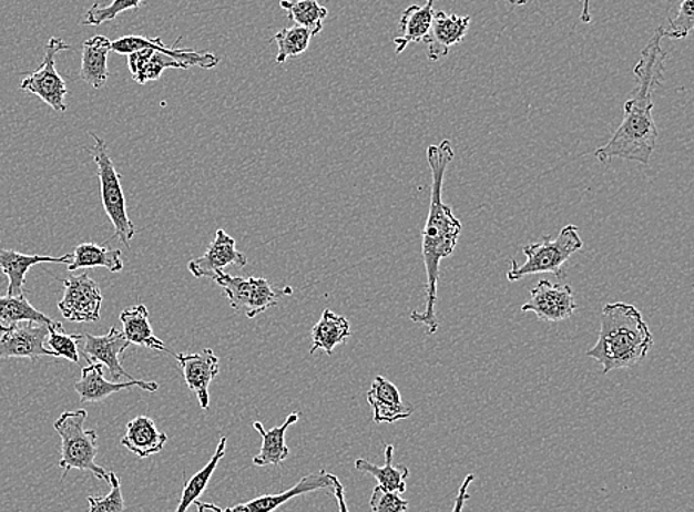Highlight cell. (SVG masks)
<instances>
[{
    "label": "cell",
    "instance_id": "obj_22",
    "mask_svg": "<svg viewBox=\"0 0 694 512\" xmlns=\"http://www.w3.org/2000/svg\"><path fill=\"white\" fill-rule=\"evenodd\" d=\"M119 319H121L123 325V335H125L130 344L176 356L154 335L152 325H150V311L144 304H136V306L125 308L119 316Z\"/></svg>",
    "mask_w": 694,
    "mask_h": 512
},
{
    "label": "cell",
    "instance_id": "obj_40",
    "mask_svg": "<svg viewBox=\"0 0 694 512\" xmlns=\"http://www.w3.org/2000/svg\"><path fill=\"white\" fill-rule=\"evenodd\" d=\"M474 479H476L474 474H468L466 477V480L462 481L461 488H459L458 490L457 499H455V505H453L452 512L463 511V506H466L468 499H470V490L468 489H470V485L472 481H474Z\"/></svg>",
    "mask_w": 694,
    "mask_h": 512
},
{
    "label": "cell",
    "instance_id": "obj_35",
    "mask_svg": "<svg viewBox=\"0 0 694 512\" xmlns=\"http://www.w3.org/2000/svg\"><path fill=\"white\" fill-rule=\"evenodd\" d=\"M48 346L50 350L55 352V357H64L79 363V342L82 341L83 335H69L64 332L63 325L59 321H52L50 325V335H48Z\"/></svg>",
    "mask_w": 694,
    "mask_h": 512
},
{
    "label": "cell",
    "instance_id": "obj_21",
    "mask_svg": "<svg viewBox=\"0 0 694 512\" xmlns=\"http://www.w3.org/2000/svg\"><path fill=\"white\" fill-rule=\"evenodd\" d=\"M110 52L112 41L103 34H96L83 42L81 79L94 90H101L109 81Z\"/></svg>",
    "mask_w": 694,
    "mask_h": 512
},
{
    "label": "cell",
    "instance_id": "obj_41",
    "mask_svg": "<svg viewBox=\"0 0 694 512\" xmlns=\"http://www.w3.org/2000/svg\"><path fill=\"white\" fill-rule=\"evenodd\" d=\"M331 493L335 494L336 501H338L339 512H350L347 506V501H345L344 485L336 475H334V483H331Z\"/></svg>",
    "mask_w": 694,
    "mask_h": 512
},
{
    "label": "cell",
    "instance_id": "obj_1",
    "mask_svg": "<svg viewBox=\"0 0 694 512\" xmlns=\"http://www.w3.org/2000/svg\"><path fill=\"white\" fill-rule=\"evenodd\" d=\"M662 29L659 28L641 52V59L634 68L636 88L623 109L625 114L621 126L608 144L595 150L594 156L601 163L623 158L649 165L656 150L659 132L653 119V94L663 82L667 60L666 52L662 50Z\"/></svg>",
    "mask_w": 694,
    "mask_h": 512
},
{
    "label": "cell",
    "instance_id": "obj_26",
    "mask_svg": "<svg viewBox=\"0 0 694 512\" xmlns=\"http://www.w3.org/2000/svg\"><path fill=\"white\" fill-rule=\"evenodd\" d=\"M350 337V321L344 316L335 315L334 311L325 310L320 320L312 329V355L317 350H323L327 356H331L335 348L347 342Z\"/></svg>",
    "mask_w": 694,
    "mask_h": 512
},
{
    "label": "cell",
    "instance_id": "obj_8",
    "mask_svg": "<svg viewBox=\"0 0 694 512\" xmlns=\"http://www.w3.org/2000/svg\"><path fill=\"white\" fill-rule=\"evenodd\" d=\"M64 297L59 303L61 315L74 324H94L100 320L103 294L86 273L63 280Z\"/></svg>",
    "mask_w": 694,
    "mask_h": 512
},
{
    "label": "cell",
    "instance_id": "obj_7",
    "mask_svg": "<svg viewBox=\"0 0 694 512\" xmlns=\"http://www.w3.org/2000/svg\"><path fill=\"white\" fill-rule=\"evenodd\" d=\"M70 48L72 47L65 43L63 39L51 38L47 43L42 64L39 65L37 72L25 74L20 83L21 91L39 96L57 113L68 112L65 96H68L69 90L64 79L57 72L55 57L60 52L69 51Z\"/></svg>",
    "mask_w": 694,
    "mask_h": 512
},
{
    "label": "cell",
    "instance_id": "obj_25",
    "mask_svg": "<svg viewBox=\"0 0 694 512\" xmlns=\"http://www.w3.org/2000/svg\"><path fill=\"white\" fill-rule=\"evenodd\" d=\"M299 412H294L286 418L282 427H274L272 430H265L263 423L255 422L254 428L263 437V446L259 453L254 458L256 467L280 465L289 457V448L286 446L287 428L298 422Z\"/></svg>",
    "mask_w": 694,
    "mask_h": 512
},
{
    "label": "cell",
    "instance_id": "obj_39",
    "mask_svg": "<svg viewBox=\"0 0 694 512\" xmlns=\"http://www.w3.org/2000/svg\"><path fill=\"white\" fill-rule=\"evenodd\" d=\"M369 505L374 512H408L409 502L405 501L401 494L377 485L370 496Z\"/></svg>",
    "mask_w": 694,
    "mask_h": 512
},
{
    "label": "cell",
    "instance_id": "obj_14",
    "mask_svg": "<svg viewBox=\"0 0 694 512\" xmlns=\"http://www.w3.org/2000/svg\"><path fill=\"white\" fill-rule=\"evenodd\" d=\"M145 48H154V50L163 51L166 55L174 57L175 60L187 65V68H201L211 70L220 64V57L211 54V52H196L184 50V48L166 47L161 38L147 37H123L112 42V52L116 54L130 55L136 51L145 50Z\"/></svg>",
    "mask_w": 694,
    "mask_h": 512
},
{
    "label": "cell",
    "instance_id": "obj_20",
    "mask_svg": "<svg viewBox=\"0 0 694 512\" xmlns=\"http://www.w3.org/2000/svg\"><path fill=\"white\" fill-rule=\"evenodd\" d=\"M167 436L159 431L156 423L149 417H136L127 422L126 434L122 437L123 448L139 458H150L165 448Z\"/></svg>",
    "mask_w": 694,
    "mask_h": 512
},
{
    "label": "cell",
    "instance_id": "obj_38",
    "mask_svg": "<svg viewBox=\"0 0 694 512\" xmlns=\"http://www.w3.org/2000/svg\"><path fill=\"white\" fill-rule=\"evenodd\" d=\"M662 37L670 39L687 38L694 29V3L693 0H681L678 14L670 24L662 25Z\"/></svg>",
    "mask_w": 694,
    "mask_h": 512
},
{
    "label": "cell",
    "instance_id": "obj_13",
    "mask_svg": "<svg viewBox=\"0 0 694 512\" xmlns=\"http://www.w3.org/2000/svg\"><path fill=\"white\" fill-rule=\"evenodd\" d=\"M184 381L197 396L203 410L210 409V387L220 373V359L211 348L193 355H176Z\"/></svg>",
    "mask_w": 694,
    "mask_h": 512
},
{
    "label": "cell",
    "instance_id": "obj_5",
    "mask_svg": "<svg viewBox=\"0 0 694 512\" xmlns=\"http://www.w3.org/2000/svg\"><path fill=\"white\" fill-rule=\"evenodd\" d=\"M582 247L583 240L579 236L576 225H565L564 228H561L559 236L554 238L545 236L542 242L525 245L523 247L525 263L520 266L516 259H511L507 279L519 281L524 277L543 275V273H550V275H555L561 279L564 277L565 263Z\"/></svg>",
    "mask_w": 694,
    "mask_h": 512
},
{
    "label": "cell",
    "instance_id": "obj_15",
    "mask_svg": "<svg viewBox=\"0 0 694 512\" xmlns=\"http://www.w3.org/2000/svg\"><path fill=\"white\" fill-rule=\"evenodd\" d=\"M331 483H334V474L320 470L303 477L294 488L287 489L286 492L264 494V496L252 499L249 502L238 503V505L228 508L224 512H273L285 505L290 499L300 496V494L331 489Z\"/></svg>",
    "mask_w": 694,
    "mask_h": 512
},
{
    "label": "cell",
    "instance_id": "obj_31",
    "mask_svg": "<svg viewBox=\"0 0 694 512\" xmlns=\"http://www.w3.org/2000/svg\"><path fill=\"white\" fill-rule=\"evenodd\" d=\"M225 449H227V437H221L218 446H216L215 454L211 461L206 463L203 470L198 471L196 475L187 481L184 485L183 496H181L180 505L175 512H187L188 506L196 502L198 496L205 492L207 484L216 471V467L221 462V459L225 457Z\"/></svg>",
    "mask_w": 694,
    "mask_h": 512
},
{
    "label": "cell",
    "instance_id": "obj_12",
    "mask_svg": "<svg viewBox=\"0 0 694 512\" xmlns=\"http://www.w3.org/2000/svg\"><path fill=\"white\" fill-rule=\"evenodd\" d=\"M83 356L86 357L90 363H101L109 369L110 378L113 382L121 381L122 378L134 379L130 373L123 369L119 356L131 346L130 341L125 338V335L112 328L109 334L103 337H95V335H83Z\"/></svg>",
    "mask_w": 694,
    "mask_h": 512
},
{
    "label": "cell",
    "instance_id": "obj_3",
    "mask_svg": "<svg viewBox=\"0 0 694 512\" xmlns=\"http://www.w3.org/2000/svg\"><path fill=\"white\" fill-rule=\"evenodd\" d=\"M653 335L639 308L626 303L608 304L600 316L596 344L586 356L603 366V375L640 365L653 347Z\"/></svg>",
    "mask_w": 694,
    "mask_h": 512
},
{
    "label": "cell",
    "instance_id": "obj_6",
    "mask_svg": "<svg viewBox=\"0 0 694 512\" xmlns=\"http://www.w3.org/2000/svg\"><path fill=\"white\" fill-rule=\"evenodd\" d=\"M95 141L91 149L92 156L99 167V178L101 184V198L105 214L112 221L114 237L130 249L131 240L135 236V225L127 216L125 194H123L121 175L118 174L112 157H110L108 145L99 135L92 134Z\"/></svg>",
    "mask_w": 694,
    "mask_h": 512
},
{
    "label": "cell",
    "instance_id": "obj_28",
    "mask_svg": "<svg viewBox=\"0 0 694 512\" xmlns=\"http://www.w3.org/2000/svg\"><path fill=\"white\" fill-rule=\"evenodd\" d=\"M108 268L109 272L119 273L123 270L122 252L112 247L95 245V243H82L73 252L72 263L69 264V272H76L79 268Z\"/></svg>",
    "mask_w": 694,
    "mask_h": 512
},
{
    "label": "cell",
    "instance_id": "obj_10",
    "mask_svg": "<svg viewBox=\"0 0 694 512\" xmlns=\"http://www.w3.org/2000/svg\"><path fill=\"white\" fill-rule=\"evenodd\" d=\"M50 335V325L23 321L14 329L3 332L0 338V360L24 357L38 361L39 357L52 356L55 352L48 350L45 339Z\"/></svg>",
    "mask_w": 694,
    "mask_h": 512
},
{
    "label": "cell",
    "instance_id": "obj_27",
    "mask_svg": "<svg viewBox=\"0 0 694 512\" xmlns=\"http://www.w3.org/2000/svg\"><path fill=\"white\" fill-rule=\"evenodd\" d=\"M392 458H395V446L386 444V463H384V467L375 465V463L359 458L355 463L356 470L374 475L381 488L390 490V492L404 494L406 489H408L406 480L409 479L410 471L406 465H395Z\"/></svg>",
    "mask_w": 694,
    "mask_h": 512
},
{
    "label": "cell",
    "instance_id": "obj_9",
    "mask_svg": "<svg viewBox=\"0 0 694 512\" xmlns=\"http://www.w3.org/2000/svg\"><path fill=\"white\" fill-rule=\"evenodd\" d=\"M576 308V299L569 285L541 280L530 290L529 301L521 307V311L533 313L539 320L557 324L569 320Z\"/></svg>",
    "mask_w": 694,
    "mask_h": 512
},
{
    "label": "cell",
    "instance_id": "obj_29",
    "mask_svg": "<svg viewBox=\"0 0 694 512\" xmlns=\"http://www.w3.org/2000/svg\"><path fill=\"white\" fill-rule=\"evenodd\" d=\"M23 321L51 325L54 320L34 308L25 294L20 297H10V295L0 297V332H8Z\"/></svg>",
    "mask_w": 694,
    "mask_h": 512
},
{
    "label": "cell",
    "instance_id": "obj_34",
    "mask_svg": "<svg viewBox=\"0 0 694 512\" xmlns=\"http://www.w3.org/2000/svg\"><path fill=\"white\" fill-rule=\"evenodd\" d=\"M285 295H292V288L276 289L267 279L254 277V293H252L251 306L246 310L249 319L265 313L268 308L276 307Z\"/></svg>",
    "mask_w": 694,
    "mask_h": 512
},
{
    "label": "cell",
    "instance_id": "obj_36",
    "mask_svg": "<svg viewBox=\"0 0 694 512\" xmlns=\"http://www.w3.org/2000/svg\"><path fill=\"white\" fill-rule=\"evenodd\" d=\"M143 0H113L108 7H101L100 3H94L88 10L85 17H83V25H101L109 23L116 19L122 12L130 10H139Z\"/></svg>",
    "mask_w": 694,
    "mask_h": 512
},
{
    "label": "cell",
    "instance_id": "obj_33",
    "mask_svg": "<svg viewBox=\"0 0 694 512\" xmlns=\"http://www.w3.org/2000/svg\"><path fill=\"white\" fill-rule=\"evenodd\" d=\"M214 281L224 290L229 306L234 310H247L251 306L252 293H254V277H236L221 273Z\"/></svg>",
    "mask_w": 694,
    "mask_h": 512
},
{
    "label": "cell",
    "instance_id": "obj_18",
    "mask_svg": "<svg viewBox=\"0 0 694 512\" xmlns=\"http://www.w3.org/2000/svg\"><path fill=\"white\" fill-rule=\"evenodd\" d=\"M375 423H395L412 417L414 406L405 403L399 388L387 378L377 377L368 392Z\"/></svg>",
    "mask_w": 694,
    "mask_h": 512
},
{
    "label": "cell",
    "instance_id": "obj_24",
    "mask_svg": "<svg viewBox=\"0 0 694 512\" xmlns=\"http://www.w3.org/2000/svg\"><path fill=\"white\" fill-rule=\"evenodd\" d=\"M435 2L436 0H427L423 7L406 8L400 19L401 37L395 39L397 55H400L410 43L426 41L431 29L432 17H435Z\"/></svg>",
    "mask_w": 694,
    "mask_h": 512
},
{
    "label": "cell",
    "instance_id": "obj_43",
    "mask_svg": "<svg viewBox=\"0 0 694 512\" xmlns=\"http://www.w3.org/2000/svg\"><path fill=\"white\" fill-rule=\"evenodd\" d=\"M581 20L582 23H591L590 0H583Z\"/></svg>",
    "mask_w": 694,
    "mask_h": 512
},
{
    "label": "cell",
    "instance_id": "obj_30",
    "mask_svg": "<svg viewBox=\"0 0 694 512\" xmlns=\"http://www.w3.org/2000/svg\"><path fill=\"white\" fill-rule=\"evenodd\" d=\"M280 8L287 12L290 21L317 37L322 33L325 20L329 16L327 8L317 0H280Z\"/></svg>",
    "mask_w": 694,
    "mask_h": 512
},
{
    "label": "cell",
    "instance_id": "obj_44",
    "mask_svg": "<svg viewBox=\"0 0 694 512\" xmlns=\"http://www.w3.org/2000/svg\"><path fill=\"white\" fill-rule=\"evenodd\" d=\"M506 2L512 7H524L528 0H506Z\"/></svg>",
    "mask_w": 694,
    "mask_h": 512
},
{
    "label": "cell",
    "instance_id": "obj_17",
    "mask_svg": "<svg viewBox=\"0 0 694 512\" xmlns=\"http://www.w3.org/2000/svg\"><path fill=\"white\" fill-rule=\"evenodd\" d=\"M470 24V17L435 12L430 32L423 41L428 47V60L439 61L448 55L450 48L458 45L467 37Z\"/></svg>",
    "mask_w": 694,
    "mask_h": 512
},
{
    "label": "cell",
    "instance_id": "obj_19",
    "mask_svg": "<svg viewBox=\"0 0 694 512\" xmlns=\"http://www.w3.org/2000/svg\"><path fill=\"white\" fill-rule=\"evenodd\" d=\"M73 254H68L55 258L47 255H24L12 249H0V272L8 277L7 295L20 297L24 294L25 275L38 264H69L72 263Z\"/></svg>",
    "mask_w": 694,
    "mask_h": 512
},
{
    "label": "cell",
    "instance_id": "obj_42",
    "mask_svg": "<svg viewBox=\"0 0 694 512\" xmlns=\"http://www.w3.org/2000/svg\"><path fill=\"white\" fill-rule=\"evenodd\" d=\"M197 505V512H224L223 508L210 502H194Z\"/></svg>",
    "mask_w": 694,
    "mask_h": 512
},
{
    "label": "cell",
    "instance_id": "obj_16",
    "mask_svg": "<svg viewBox=\"0 0 694 512\" xmlns=\"http://www.w3.org/2000/svg\"><path fill=\"white\" fill-rule=\"evenodd\" d=\"M140 387L141 390L156 392L159 390L157 382L141 381V379H130L126 382H109L104 379V366L101 363H91L82 369L81 381L74 383L81 401L83 403H96L103 401L109 396L130 388Z\"/></svg>",
    "mask_w": 694,
    "mask_h": 512
},
{
    "label": "cell",
    "instance_id": "obj_4",
    "mask_svg": "<svg viewBox=\"0 0 694 512\" xmlns=\"http://www.w3.org/2000/svg\"><path fill=\"white\" fill-rule=\"evenodd\" d=\"M86 410H65L54 422L55 431L61 437V459L59 465L64 471L63 480L72 470L90 471L96 479L108 481L109 472L96 465L99 434L95 430H85Z\"/></svg>",
    "mask_w": 694,
    "mask_h": 512
},
{
    "label": "cell",
    "instance_id": "obj_37",
    "mask_svg": "<svg viewBox=\"0 0 694 512\" xmlns=\"http://www.w3.org/2000/svg\"><path fill=\"white\" fill-rule=\"evenodd\" d=\"M110 493L103 498H88L90 511L88 512H126L125 499H123L121 480L116 472H109Z\"/></svg>",
    "mask_w": 694,
    "mask_h": 512
},
{
    "label": "cell",
    "instance_id": "obj_2",
    "mask_svg": "<svg viewBox=\"0 0 694 512\" xmlns=\"http://www.w3.org/2000/svg\"><path fill=\"white\" fill-rule=\"evenodd\" d=\"M453 157V145L449 140H443L437 145H430L427 150V161L432 178L430 209H428L427 223L422 232V258L427 273V301L422 311L410 313V320L414 324L427 326L430 335H435L439 330L436 304L440 264L445 258L453 254L462 232L461 221L453 215L452 207L445 205L443 198H441L446 171H448Z\"/></svg>",
    "mask_w": 694,
    "mask_h": 512
},
{
    "label": "cell",
    "instance_id": "obj_11",
    "mask_svg": "<svg viewBox=\"0 0 694 512\" xmlns=\"http://www.w3.org/2000/svg\"><path fill=\"white\" fill-rule=\"evenodd\" d=\"M228 266L246 267L247 258L243 252L236 249V240L228 236L223 228L215 234L214 240L207 246L205 255L201 258L192 259L187 264L188 272L197 279L210 277L214 280L216 276L224 273Z\"/></svg>",
    "mask_w": 694,
    "mask_h": 512
},
{
    "label": "cell",
    "instance_id": "obj_23",
    "mask_svg": "<svg viewBox=\"0 0 694 512\" xmlns=\"http://www.w3.org/2000/svg\"><path fill=\"white\" fill-rule=\"evenodd\" d=\"M127 68H130L134 81L139 82L140 85L150 81H159L166 69H188L174 57L166 55L165 52L154 50V48H145V50L127 55Z\"/></svg>",
    "mask_w": 694,
    "mask_h": 512
},
{
    "label": "cell",
    "instance_id": "obj_32",
    "mask_svg": "<svg viewBox=\"0 0 694 512\" xmlns=\"http://www.w3.org/2000/svg\"><path fill=\"white\" fill-rule=\"evenodd\" d=\"M312 38V33L299 25L282 29L274 34L269 42L277 45L276 63L283 64L289 59L303 55L308 50Z\"/></svg>",
    "mask_w": 694,
    "mask_h": 512
}]
</instances>
